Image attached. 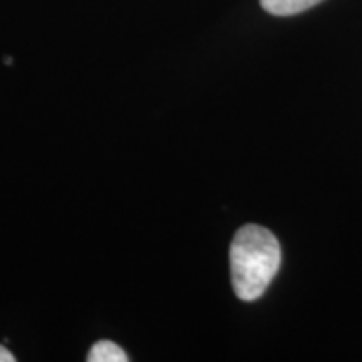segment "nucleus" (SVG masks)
<instances>
[{"label":"nucleus","mask_w":362,"mask_h":362,"mask_svg":"<svg viewBox=\"0 0 362 362\" xmlns=\"http://www.w3.org/2000/svg\"><path fill=\"white\" fill-rule=\"evenodd\" d=\"M282 250L276 235L256 223L240 228L230 246V270L235 296L258 300L280 270Z\"/></svg>","instance_id":"obj_1"},{"label":"nucleus","mask_w":362,"mask_h":362,"mask_svg":"<svg viewBox=\"0 0 362 362\" xmlns=\"http://www.w3.org/2000/svg\"><path fill=\"white\" fill-rule=\"evenodd\" d=\"M262 8L274 16H292L316 6L322 0H259Z\"/></svg>","instance_id":"obj_2"},{"label":"nucleus","mask_w":362,"mask_h":362,"mask_svg":"<svg viewBox=\"0 0 362 362\" xmlns=\"http://www.w3.org/2000/svg\"><path fill=\"white\" fill-rule=\"evenodd\" d=\"M87 361L89 362H127L129 356L127 352L117 346L115 342L111 340H101L97 344H93V349L87 354Z\"/></svg>","instance_id":"obj_3"},{"label":"nucleus","mask_w":362,"mask_h":362,"mask_svg":"<svg viewBox=\"0 0 362 362\" xmlns=\"http://www.w3.org/2000/svg\"><path fill=\"white\" fill-rule=\"evenodd\" d=\"M14 354L11 350H6L4 346H0V362H14Z\"/></svg>","instance_id":"obj_4"}]
</instances>
